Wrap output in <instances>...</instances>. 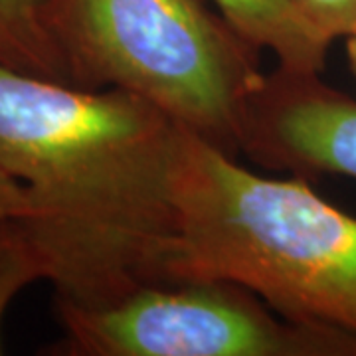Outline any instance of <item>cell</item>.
<instances>
[{"instance_id":"6da1fadb","label":"cell","mask_w":356,"mask_h":356,"mask_svg":"<svg viewBox=\"0 0 356 356\" xmlns=\"http://www.w3.org/2000/svg\"><path fill=\"white\" fill-rule=\"evenodd\" d=\"M182 125L125 89L88 91L0 64V166L58 299L102 305L161 267L177 236Z\"/></svg>"},{"instance_id":"7a4b0ae2","label":"cell","mask_w":356,"mask_h":356,"mask_svg":"<svg viewBox=\"0 0 356 356\" xmlns=\"http://www.w3.org/2000/svg\"><path fill=\"white\" fill-rule=\"evenodd\" d=\"M163 281H229L283 317L356 339V218L305 180L255 175L182 129Z\"/></svg>"},{"instance_id":"3957f363","label":"cell","mask_w":356,"mask_h":356,"mask_svg":"<svg viewBox=\"0 0 356 356\" xmlns=\"http://www.w3.org/2000/svg\"><path fill=\"white\" fill-rule=\"evenodd\" d=\"M72 88L125 89L224 153H240L259 50L198 0H50Z\"/></svg>"},{"instance_id":"277c9868","label":"cell","mask_w":356,"mask_h":356,"mask_svg":"<svg viewBox=\"0 0 356 356\" xmlns=\"http://www.w3.org/2000/svg\"><path fill=\"white\" fill-rule=\"evenodd\" d=\"M74 356H356L346 332L283 317L229 281H153L102 305L56 299Z\"/></svg>"},{"instance_id":"5b68a950","label":"cell","mask_w":356,"mask_h":356,"mask_svg":"<svg viewBox=\"0 0 356 356\" xmlns=\"http://www.w3.org/2000/svg\"><path fill=\"white\" fill-rule=\"evenodd\" d=\"M240 151L273 170L356 178V102L318 74H266L243 115Z\"/></svg>"},{"instance_id":"8992f818","label":"cell","mask_w":356,"mask_h":356,"mask_svg":"<svg viewBox=\"0 0 356 356\" xmlns=\"http://www.w3.org/2000/svg\"><path fill=\"white\" fill-rule=\"evenodd\" d=\"M248 44L269 50L277 67L321 74L331 42L311 26L293 0H210Z\"/></svg>"},{"instance_id":"52a82bcc","label":"cell","mask_w":356,"mask_h":356,"mask_svg":"<svg viewBox=\"0 0 356 356\" xmlns=\"http://www.w3.org/2000/svg\"><path fill=\"white\" fill-rule=\"evenodd\" d=\"M50 0H0V64L26 76L70 83L48 24Z\"/></svg>"},{"instance_id":"ba28073f","label":"cell","mask_w":356,"mask_h":356,"mask_svg":"<svg viewBox=\"0 0 356 356\" xmlns=\"http://www.w3.org/2000/svg\"><path fill=\"white\" fill-rule=\"evenodd\" d=\"M46 280V269L18 218L0 222V327L16 293L32 281ZM2 355V343H0Z\"/></svg>"},{"instance_id":"9c48e42d","label":"cell","mask_w":356,"mask_h":356,"mask_svg":"<svg viewBox=\"0 0 356 356\" xmlns=\"http://www.w3.org/2000/svg\"><path fill=\"white\" fill-rule=\"evenodd\" d=\"M321 36L334 38L356 34V0H293Z\"/></svg>"},{"instance_id":"30bf717a","label":"cell","mask_w":356,"mask_h":356,"mask_svg":"<svg viewBox=\"0 0 356 356\" xmlns=\"http://www.w3.org/2000/svg\"><path fill=\"white\" fill-rule=\"evenodd\" d=\"M30 210L24 186L0 166V222L24 218Z\"/></svg>"},{"instance_id":"8fae6325","label":"cell","mask_w":356,"mask_h":356,"mask_svg":"<svg viewBox=\"0 0 356 356\" xmlns=\"http://www.w3.org/2000/svg\"><path fill=\"white\" fill-rule=\"evenodd\" d=\"M348 58H350V65H353V72L356 76V34L348 38Z\"/></svg>"}]
</instances>
